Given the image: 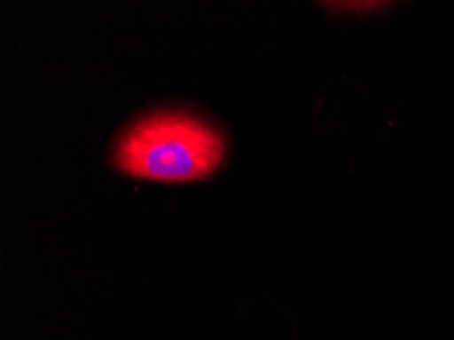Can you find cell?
Listing matches in <instances>:
<instances>
[{
  "instance_id": "1",
  "label": "cell",
  "mask_w": 454,
  "mask_h": 340,
  "mask_svg": "<svg viewBox=\"0 0 454 340\" xmlns=\"http://www.w3.org/2000/svg\"><path fill=\"white\" fill-rule=\"evenodd\" d=\"M224 154V138L210 123L182 110H157L122 130L113 163L130 178L184 184L216 173Z\"/></svg>"
}]
</instances>
